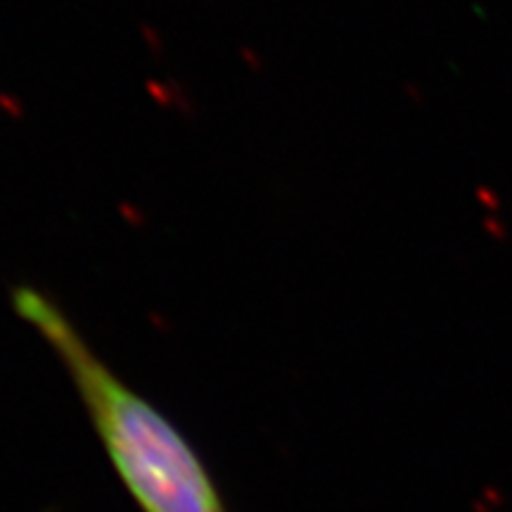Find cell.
I'll use <instances>...</instances> for the list:
<instances>
[{"instance_id":"1","label":"cell","mask_w":512,"mask_h":512,"mask_svg":"<svg viewBox=\"0 0 512 512\" xmlns=\"http://www.w3.org/2000/svg\"><path fill=\"white\" fill-rule=\"evenodd\" d=\"M15 309L67 366L114 470L140 510L228 512L219 486L185 434L121 382L50 299L22 287L15 292Z\"/></svg>"}]
</instances>
